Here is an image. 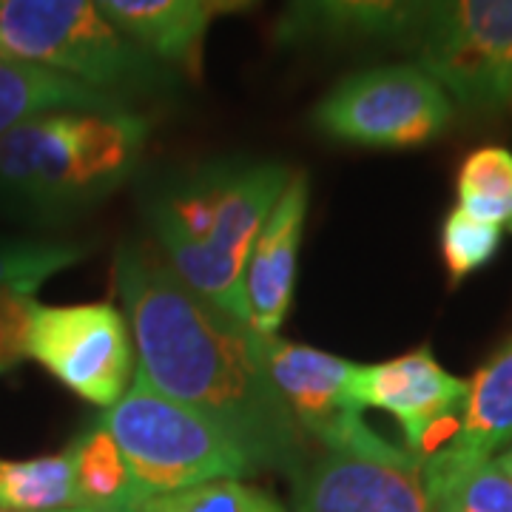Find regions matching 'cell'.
<instances>
[{
  "label": "cell",
  "instance_id": "obj_21",
  "mask_svg": "<svg viewBox=\"0 0 512 512\" xmlns=\"http://www.w3.org/2000/svg\"><path fill=\"white\" fill-rule=\"evenodd\" d=\"M86 256L77 242L46 239H12L0 242V291L37 293V288Z\"/></svg>",
  "mask_w": 512,
  "mask_h": 512
},
{
  "label": "cell",
  "instance_id": "obj_3",
  "mask_svg": "<svg viewBox=\"0 0 512 512\" xmlns=\"http://www.w3.org/2000/svg\"><path fill=\"white\" fill-rule=\"evenodd\" d=\"M146 143L131 109L40 114L0 137V191L49 211L86 205L126 183Z\"/></svg>",
  "mask_w": 512,
  "mask_h": 512
},
{
  "label": "cell",
  "instance_id": "obj_5",
  "mask_svg": "<svg viewBox=\"0 0 512 512\" xmlns=\"http://www.w3.org/2000/svg\"><path fill=\"white\" fill-rule=\"evenodd\" d=\"M97 421L123 450L143 498L183 493L211 481H242L259 470L220 424L165 399L134 370L120 402Z\"/></svg>",
  "mask_w": 512,
  "mask_h": 512
},
{
  "label": "cell",
  "instance_id": "obj_29",
  "mask_svg": "<svg viewBox=\"0 0 512 512\" xmlns=\"http://www.w3.org/2000/svg\"><path fill=\"white\" fill-rule=\"evenodd\" d=\"M510 109H512V103H510Z\"/></svg>",
  "mask_w": 512,
  "mask_h": 512
},
{
  "label": "cell",
  "instance_id": "obj_9",
  "mask_svg": "<svg viewBox=\"0 0 512 512\" xmlns=\"http://www.w3.org/2000/svg\"><path fill=\"white\" fill-rule=\"evenodd\" d=\"M254 348L268 382L308 444L348 453H373L393 444L367 427L365 407L350 396V370L356 362L265 333H256Z\"/></svg>",
  "mask_w": 512,
  "mask_h": 512
},
{
  "label": "cell",
  "instance_id": "obj_23",
  "mask_svg": "<svg viewBox=\"0 0 512 512\" xmlns=\"http://www.w3.org/2000/svg\"><path fill=\"white\" fill-rule=\"evenodd\" d=\"M501 228L470 217L464 208H453L441 222V259L450 282L458 285L481 271L501 248Z\"/></svg>",
  "mask_w": 512,
  "mask_h": 512
},
{
  "label": "cell",
  "instance_id": "obj_25",
  "mask_svg": "<svg viewBox=\"0 0 512 512\" xmlns=\"http://www.w3.org/2000/svg\"><path fill=\"white\" fill-rule=\"evenodd\" d=\"M256 0H205V6H208V12H211V18L214 15H234V12H245V9H251Z\"/></svg>",
  "mask_w": 512,
  "mask_h": 512
},
{
  "label": "cell",
  "instance_id": "obj_24",
  "mask_svg": "<svg viewBox=\"0 0 512 512\" xmlns=\"http://www.w3.org/2000/svg\"><path fill=\"white\" fill-rule=\"evenodd\" d=\"M35 308V293L0 291V373L26 359V339Z\"/></svg>",
  "mask_w": 512,
  "mask_h": 512
},
{
  "label": "cell",
  "instance_id": "obj_6",
  "mask_svg": "<svg viewBox=\"0 0 512 512\" xmlns=\"http://www.w3.org/2000/svg\"><path fill=\"white\" fill-rule=\"evenodd\" d=\"M453 117V97L433 74L396 63L339 80L316 103L311 123L333 143L396 151L439 140Z\"/></svg>",
  "mask_w": 512,
  "mask_h": 512
},
{
  "label": "cell",
  "instance_id": "obj_12",
  "mask_svg": "<svg viewBox=\"0 0 512 512\" xmlns=\"http://www.w3.org/2000/svg\"><path fill=\"white\" fill-rule=\"evenodd\" d=\"M311 185L305 171H293L274 211L256 234L245 262V302L248 328L276 336L291 311L296 288V265L302 248V231L308 217Z\"/></svg>",
  "mask_w": 512,
  "mask_h": 512
},
{
  "label": "cell",
  "instance_id": "obj_14",
  "mask_svg": "<svg viewBox=\"0 0 512 512\" xmlns=\"http://www.w3.org/2000/svg\"><path fill=\"white\" fill-rule=\"evenodd\" d=\"M512 441V339L470 379L453 439L421 461L424 481L458 473L476 461L495 458Z\"/></svg>",
  "mask_w": 512,
  "mask_h": 512
},
{
  "label": "cell",
  "instance_id": "obj_7",
  "mask_svg": "<svg viewBox=\"0 0 512 512\" xmlns=\"http://www.w3.org/2000/svg\"><path fill=\"white\" fill-rule=\"evenodd\" d=\"M410 49L461 109H510L512 0H433Z\"/></svg>",
  "mask_w": 512,
  "mask_h": 512
},
{
  "label": "cell",
  "instance_id": "obj_20",
  "mask_svg": "<svg viewBox=\"0 0 512 512\" xmlns=\"http://www.w3.org/2000/svg\"><path fill=\"white\" fill-rule=\"evenodd\" d=\"M433 512H512V478L495 458L427 484Z\"/></svg>",
  "mask_w": 512,
  "mask_h": 512
},
{
  "label": "cell",
  "instance_id": "obj_16",
  "mask_svg": "<svg viewBox=\"0 0 512 512\" xmlns=\"http://www.w3.org/2000/svg\"><path fill=\"white\" fill-rule=\"evenodd\" d=\"M128 109L123 100L103 94L69 74L0 57V137L20 123L52 111H114Z\"/></svg>",
  "mask_w": 512,
  "mask_h": 512
},
{
  "label": "cell",
  "instance_id": "obj_26",
  "mask_svg": "<svg viewBox=\"0 0 512 512\" xmlns=\"http://www.w3.org/2000/svg\"><path fill=\"white\" fill-rule=\"evenodd\" d=\"M495 461H498V464H501V470L512 478V441L504 447V450H501V453H498V456H495Z\"/></svg>",
  "mask_w": 512,
  "mask_h": 512
},
{
  "label": "cell",
  "instance_id": "obj_11",
  "mask_svg": "<svg viewBox=\"0 0 512 512\" xmlns=\"http://www.w3.org/2000/svg\"><path fill=\"white\" fill-rule=\"evenodd\" d=\"M467 387L470 382L447 373L430 348L350 370V396L359 407H376L399 421L407 450L419 461L453 439Z\"/></svg>",
  "mask_w": 512,
  "mask_h": 512
},
{
  "label": "cell",
  "instance_id": "obj_28",
  "mask_svg": "<svg viewBox=\"0 0 512 512\" xmlns=\"http://www.w3.org/2000/svg\"><path fill=\"white\" fill-rule=\"evenodd\" d=\"M0 57H9V55H6V52H3V49H0Z\"/></svg>",
  "mask_w": 512,
  "mask_h": 512
},
{
  "label": "cell",
  "instance_id": "obj_18",
  "mask_svg": "<svg viewBox=\"0 0 512 512\" xmlns=\"http://www.w3.org/2000/svg\"><path fill=\"white\" fill-rule=\"evenodd\" d=\"M0 510H80L69 450L55 456L23 458V461L0 458Z\"/></svg>",
  "mask_w": 512,
  "mask_h": 512
},
{
  "label": "cell",
  "instance_id": "obj_22",
  "mask_svg": "<svg viewBox=\"0 0 512 512\" xmlns=\"http://www.w3.org/2000/svg\"><path fill=\"white\" fill-rule=\"evenodd\" d=\"M137 512H291L274 495L245 481H211L183 493L154 495Z\"/></svg>",
  "mask_w": 512,
  "mask_h": 512
},
{
  "label": "cell",
  "instance_id": "obj_15",
  "mask_svg": "<svg viewBox=\"0 0 512 512\" xmlns=\"http://www.w3.org/2000/svg\"><path fill=\"white\" fill-rule=\"evenodd\" d=\"M111 26L165 66L200 72L205 0H94Z\"/></svg>",
  "mask_w": 512,
  "mask_h": 512
},
{
  "label": "cell",
  "instance_id": "obj_8",
  "mask_svg": "<svg viewBox=\"0 0 512 512\" xmlns=\"http://www.w3.org/2000/svg\"><path fill=\"white\" fill-rule=\"evenodd\" d=\"M26 359L94 407L120 402L137 370L134 339L123 313L109 302L49 308L37 302Z\"/></svg>",
  "mask_w": 512,
  "mask_h": 512
},
{
  "label": "cell",
  "instance_id": "obj_1",
  "mask_svg": "<svg viewBox=\"0 0 512 512\" xmlns=\"http://www.w3.org/2000/svg\"><path fill=\"white\" fill-rule=\"evenodd\" d=\"M114 285L137 353V373L157 393L220 424L262 470L293 476L311 444L256 359L254 336L202 299L143 245H123Z\"/></svg>",
  "mask_w": 512,
  "mask_h": 512
},
{
  "label": "cell",
  "instance_id": "obj_13",
  "mask_svg": "<svg viewBox=\"0 0 512 512\" xmlns=\"http://www.w3.org/2000/svg\"><path fill=\"white\" fill-rule=\"evenodd\" d=\"M433 0H288L276 23L282 46L404 43L419 35Z\"/></svg>",
  "mask_w": 512,
  "mask_h": 512
},
{
  "label": "cell",
  "instance_id": "obj_17",
  "mask_svg": "<svg viewBox=\"0 0 512 512\" xmlns=\"http://www.w3.org/2000/svg\"><path fill=\"white\" fill-rule=\"evenodd\" d=\"M72 458L74 490L80 510L89 512H137L146 501L131 476L123 450L111 433L94 419L77 439L66 447Z\"/></svg>",
  "mask_w": 512,
  "mask_h": 512
},
{
  "label": "cell",
  "instance_id": "obj_27",
  "mask_svg": "<svg viewBox=\"0 0 512 512\" xmlns=\"http://www.w3.org/2000/svg\"><path fill=\"white\" fill-rule=\"evenodd\" d=\"M0 512H15V510H0ZM63 512H89V510H63Z\"/></svg>",
  "mask_w": 512,
  "mask_h": 512
},
{
  "label": "cell",
  "instance_id": "obj_10",
  "mask_svg": "<svg viewBox=\"0 0 512 512\" xmlns=\"http://www.w3.org/2000/svg\"><path fill=\"white\" fill-rule=\"evenodd\" d=\"M291 481V512H433L421 461L399 444L373 453L319 450Z\"/></svg>",
  "mask_w": 512,
  "mask_h": 512
},
{
  "label": "cell",
  "instance_id": "obj_19",
  "mask_svg": "<svg viewBox=\"0 0 512 512\" xmlns=\"http://www.w3.org/2000/svg\"><path fill=\"white\" fill-rule=\"evenodd\" d=\"M458 208L512 234V151L504 146L476 148L464 157L456 177Z\"/></svg>",
  "mask_w": 512,
  "mask_h": 512
},
{
  "label": "cell",
  "instance_id": "obj_4",
  "mask_svg": "<svg viewBox=\"0 0 512 512\" xmlns=\"http://www.w3.org/2000/svg\"><path fill=\"white\" fill-rule=\"evenodd\" d=\"M0 49L123 103L171 86L165 63L120 35L94 0H0Z\"/></svg>",
  "mask_w": 512,
  "mask_h": 512
},
{
  "label": "cell",
  "instance_id": "obj_2",
  "mask_svg": "<svg viewBox=\"0 0 512 512\" xmlns=\"http://www.w3.org/2000/svg\"><path fill=\"white\" fill-rule=\"evenodd\" d=\"M291 174L288 165L274 160L211 163L171 185L148 208L168 268L245 325V262Z\"/></svg>",
  "mask_w": 512,
  "mask_h": 512
}]
</instances>
